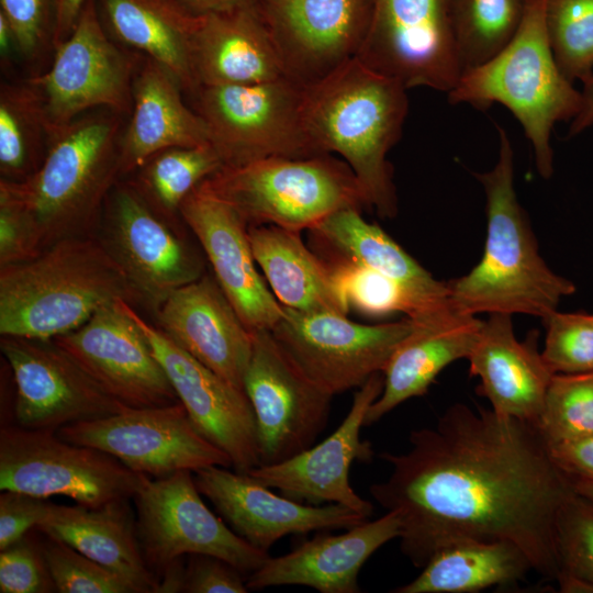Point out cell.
I'll return each mask as SVG.
<instances>
[{
	"instance_id": "cell-9",
	"label": "cell",
	"mask_w": 593,
	"mask_h": 593,
	"mask_svg": "<svg viewBox=\"0 0 593 593\" xmlns=\"http://www.w3.org/2000/svg\"><path fill=\"white\" fill-rule=\"evenodd\" d=\"M150 480L111 455L69 443L53 429L4 427L0 432V490L48 499L67 496L99 506L134 497Z\"/></svg>"
},
{
	"instance_id": "cell-32",
	"label": "cell",
	"mask_w": 593,
	"mask_h": 593,
	"mask_svg": "<svg viewBox=\"0 0 593 593\" xmlns=\"http://www.w3.org/2000/svg\"><path fill=\"white\" fill-rule=\"evenodd\" d=\"M256 264L282 306L301 312L347 315L349 306L328 265L301 238V232L275 225L248 227Z\"/></svg>"
},
{
	"instance_id": "cell-15",
	"label": "cell",
	"mask_w": 593,
	"mask_h": 593,
	"mask_svg": "<svg viewBox=\"0 0 593 593\" xmlns=\"http://www.w3.org/2000/svg\"><path fill=\"white\" fill-rule=\"evenodd\" d=\"M251 334L244 390L255 414L260 465H272L314 445L333 395L299 368L270 329Z\"/></svg>"
},
{
	"instance_id": "cell-8",
	"label": "cell",
	"mask_w": 593,
	"mask_h": 593,
	"mask_svg": "<svg viewBox=\"0 0 593 593\" xmlns=\"http://www.w3.org/2000/svg\"><path fill=\"white\" fill-rule=\"evenodd\" d=\"M304 86L288 77L226 86H201L195 111L204 121L211 145L223 166L234 167L267 157L320 154L303 114Z\"/></svg>"
},
{
	"instance_id": "cell-55",
	"label": "cell",
	"mask_w": 593,
	"mask_h": 593,
	"mask_svg": "<svg viewBox=\"0 0 593 593\" xmlns=\"http://www.w3.org/2000/svg\"><path fill=\"white\" fill-rule=\"evenodd\" d=\"M12 46H15L12 30L4 15L0 13V53L2 58L8 57Z\"/></svg>"
},
{
	"instance_id": "cell-19",
	"label": "cell",
	"mask_w": 593,
	"mask_h": 593,
	"mask_svg": "<svg viewBox=\"0 0 593 593\" xmlns=\"http://www.w3.org/2000/svg\"><path fill=\"white\" fill-rule=\"evenodd\" d=\"M288 78L315 83L358 56L373 0H256Z\"/></svg>"
},
{
	"instance_id": "cell-50",
	"label": "cell",
	"mask_w": 593,
	"mask_h": 593,
	"mask_svg": "<svg viewBox=\"0 0 593 593\" xmlns=\"http://www.w3.org/2000/svg\"><path fill=\"white\" fill-rule=\"evenodd\" d=\"M87 0H54V46L65 41L72 32Z\"/></svg>"
},
{
	"instance_id": "cell-44",
	"label": "cell",
	"mask_w": 593,
	"mask_h": 593,
	"mask_svg": "<svg viewBox=\"0 0 593 593\" xmlns=\"http://www.w3.org/2000/svg\"><path fill=\"white\" fill-rule=\"evenodd\" d=\"M56 591L42 546L22 537L0 550L1 593H47Z\"/></svg>"
},
{
	"instance_id": "cell-25",
	"label": "cell",
	"mask_w": 593,
	"mask_h": 593,
	"mask_svg": "<svg viewBox=\"0 0 593 593\" xmlns=\"http://www.w3.org/2000/svg\"><path fill=\"white\" fill-rule=\"evenodd\" d=\"M401 534L396 511L337 535H322L303 541L292 551L269 557L246 580L248 590L281 585H304L321 593H359L362 566L382 546Z\"/></svg>"
},
{
	"instance_id": "cell-17",
	"label": "cell",
	"mask_w": 593,
	"mask_h": 593,
	"mask_svg": "<svg viewBox=\"0 0 593 593\" xmlns=\"http://www.w3.org/2000/svg\"><path fill=\"white\" fill-rule=\"evenodd\" d=\"M123 299L54 340L110 395L128 407L179 402L165 369Z\"/></svg>"
},
{
	"instance_id": "cell-12",
	"label": "cell",
	"mask_w": 593,
	"mask_h": 593,
	"mask_svg": "<svg viewBox=\"0 0 593 593\" xmlns=\"http://www.w3.org/2000/svg\"><path fill=\"white\" fill-rule=\"evenodd\" d=\"M55 47L51 68L29 82L37 91L51 132L88 109L127 113L136 59L103 30L94 0H87L70 35Z\"/></svg>"
},
{
	"instance_id": "cell-27",
	"label": "cell",
	"mask_w": 593,
	"mask_h": 593,
	"mask_svg": "<svg viewBox=\"0 0 593 593\" xmlns=\"http://www.w3.org/2000/svg\"><path fill=\"white\" fill-rule=\"evenodd\" d=\"M538 333L521 342L512 315L492 313L482 322L478 340L468 357L470 374L480 380V393L501 415L536 423L553 377L541 351Z\"/></svg>"
},
{
	"instance_id": "cell-34",
	"label": "cell",
	"mask_w": 593,
	"mask_h": 593,
	"mask_svg": "<svg viewBox=\"0 0 593 593\" xmlns=\"http://www.w3.org/2000/svg\"><path fill=\"white\" fill-rule=\"evenodd\" d=\"M532 564L508 541H459L436 551L422 572L394 593H472L522 580Z\"/></svg>"
},
{
	"instance_id": "cell-18",
	"label": "cell",
	"mask_w": 593,
	"mask_h": 593,
	"mask_svg": "<svg viewBox=\"0 0 593 593\" xmlns=\"http://www.w3.org/2000/svg\"><path fill=\"white\" fill-rule=\"evenodd\" d=\"M0 348L13 374L14 416L21 427L57 430L128 407L54 340L2 336Z\"/></svg>"
},
{
	"instance_id": "cell-35",
	"label": "cell",
	"mask_w": 593,
	"mask_h": 593,
	"mask_svg": "<svg viewBox=\"0 0 593 593\" xmlns=\"http://www.w3.org/2000/svg\"><path fill=\"white\" fill-rule=\"evenodd\" d=\"M51 130L41 98L26 83H2L0 91V171L20 181L34 174L47 152Z\"/></svg>"
},
{
	"instance_id": "cell-29",
	"label": "cell",
	"mask_w": 593,
	"mask_h": 593,
	"mask_svg": "<svg viewBox=\"0 0 593 593\" xmlns=\"http://www.w3.org/2000/svg\"><path fill=\"white\" fill-rule=\"evenodd\" d=\"M128 500L99 506L49 503L35 528L114 572L134 593H155L158 581L144 558Z\"/></svg>"
},
{
	"instance_id": "cell-7",
	"label": "cell",
	"mask_w": 593,
	"mask_h": 593,
	"mask_svg": "<svg viewBox=\"0 0 593 593\" xmlns=\"http://www.w3.org/2000/svg\"><path fill=\"white\" fill-rule=\"evenodd\" d=\"M200 186L234 208L248 227L309 231L337 210L368 206L349 166L331 154L223 166Z\"/></svg>"
},
{
	"instance_id": "cell-5",
	"label": "cell",
	"mask_w": 593,
	"mask_h": 593,
	"mask_svg": "<svg viewBox=\"0 0 593 593\" xmlns=\"http://www.w3.org/2000/svg\"><path fill=\"white\" fill-rule=\"evenodd\" d=\"M447 94L452 104L484 110L500 103L508 109L532 144L538 174L549 179L553 174L552 130L578 114L582 94L553 55L546 0H528L522 24L507 46L463 72Z\"/></svg>"
},
{
	"instance_id": "cell-28",
	"label": "cell",
	"mask_w": 593,
	"mask_h": 593,
	"mask_svg": "<svg viewBox=\"0 0 593 593\" xmlns=\"http://www.w3.org/2000/svg\"><path fill=\"white\" fill-rule=\"evenodd\" d=\"M482 322L454 309L413 321L412 333L399 345L382 371L383 389L369 407L365 426L377 423L406 400L424 395L447 366L468 359Z\"/></svg>"
},
{
	"instance_id": "cell-38",
	"label": "cell",
	"mask_w": 593,
	"mask_h": 593,
	"mask_svg": "<svg viewBox=\"0 0 593 593\" xmlns=\"http://www.w3.org/2000/svg\"><path fill=\"white\" fill-rule=\"evenodd\" d=\"M322 259L328 265L349 310L362 315L381 317L404 313L410 320L419 321L452 309L451 304H433L395 280L359 264L337 257Z\"/></svg>"
},
{
	"instance_id": "cell-13",
	"label": "cell",
	"mask_w": 593,
	"mask_h": 593,
	"mask_svg": "<svg viewBox=\"0 0 593 593\" xmlns=\"http://www.w3.org/2000/svg\"><path fill=\"white\" fill-rule=\"evenodd\" d=\"M454 0H373L367 38L358 58L407 90L449 93L461 76Z\"/></svg>"
},
{
	"instance_id": "cell-31",
	"label": "cell",
	"mask_w": 593,
	"mask_h": 593,
	"mask_svg": "<svg viewBox=\"0 0 593 593\" xmlns=\"http://www.w3.org/2000/svg\"><path fill=\"white\" fill-rule=\"evenodd\" d=\"M360 211L337 210L310 228L313 250L322 258H343L381 272L433 304H450L448 282L435 279Z\"/></svg>"
},
{
	"instance_id": "cell-11",
	"label": "cell",
	"mask_w": 593,
	"mask_h": 593,
	"mask_svg": "<svg viewBox=\"0 0 593 593\" xmlns=\"http://www.w3.org/2000/svg\"><path fill=\"white\" fill-rule=\"evenodd\" d=\"M413 328L409 317L366 325L335 312L283 306L282 317L270 332L299 368L334 396L382 372Z\"/></svg>"
},
{
	"instance_id": "cell-24",
	"label": "cell",
	"mask_w": 593,
	"mask_h": 593,
	"mask_svg": "<svg viewBox=\"0 0 593 593\" xmlns=\"http://www.w3.org/2000/svg\"><path fill=\"white\" fill-rule=\"evenodd\" d=\"M155 313L158 328L176 345L245 391L253 334L215 278L203 275L179 288Z\"/></svg>"
},
{
	"instance_id": "cell-22",
	"label": "cell",
	"mask_w": 593,
	"mask_h": 593,
	"mask_svg": "<svg viewBox=\"0 0 593 593\" xmlns=\"http://www.w3.org/2000/svg\"><path fill=\"white\" fill-rule=\"evenodd\" d=\"M194 473L200 493L226 524L267 552L287 535L348 529L369 519L342 504L313 505L278 495L249 473L226 467L211 466Z\"/></svg>"
},
{
	"instance_id": "cell-53",
	"label": "cell",
	"mask_w": 593,
	"mask_h": 593,
	"mask_svg": "<svg viewBox=\"0 0 593 593\" xmlns=\"http://www.w3.org/2000/svg\"><path fill=\"white\" fill-rule=\"evenodd\" d=\"M197 14L231 10L255 0H177Z\"/></svg>"
},
{
	"instance_id": "cell-43",
	"label": "cell",
	"mask_w": 593,
	"mask_h": 593,
	"mask_svg": "<svg viewBox=\"0 0 593 593\" xmlns=\"http://www.w3.org/2000/svg\"><path fill=\"white\" fill-rule=\"evenodd\" d=\"M556 547L559 572H568L593 583L591 501L573 493L564 502L557 518Z\"/></svg>"
},
{
	"instance_id": "cell-36",
	"label": "cell",
	"mask_w": 593,
	"mask_h": 593,
	"mask_svg": "<svg viewBox=\"0 0 593 593\" xmlns=\"http://www.w3.org/2000/svg\"><path fill=\"white\" fill-rule=\"evenodd\" d=\"M528 0H454L452 20L461 75L493 58L517 33Z\"/></svg>"
},
{
	"instance_id": "cell-30",
	"label": "cell",
	"mask_w": 593,
	"mask_h": 593,
	"mask_svg": "<svg viewBox=\"0 0 593 593\" xmlns=\"http://www.w3.org/2000/svg\"><path fill=\"white\" fill-rule=\"evenodd\" d=\"M181 86L146 58L133 81L131 120L120 141V174L138 170L155 154L174 147L211 144L208 127L183 102Z\"/></svg>"
},
{
	"instance_id": "cell-49",
	"label": "cell",
	"mask_w": 593,
	"mask_h": 593,
	"mask_svg": "<svg viewBox=\"0 0 593 593\" xmlns=\"http://www.w3.org/2000/svg\"><path fill=\"white\" fill-rule=\"evenodd\" d=\"M548 446L574 493L593 503V435Z\"/></svg>"
},
{
	"instance_id": "cell-52",
	"label": "cell",
	"mask_w": 593,
	"mask_h": 593,
	"mask_svg": "<svg viewBox=\"0 0 593 593\" xmlns=\"http://www.w3.org/2000/svg\"><path fill=\"white\" fill-rule=\"evenodd\" d=\"M182 562V557H180L163 569V579L157 583L155 593L183 592L186 566Z\"/></svg>"
},
{
	"instance_id": "cell-16",
	"label": "cell",
	"mask_w": 593,
	"mask_h": 593,
	"mask_svg": "<svg viewBox=\"0 0 593 593\" xmlns=\"http://www.w3.org/2000/svg\"><path fill=\"white\" fill-rule=\"evenodd\" d=\"M110 198L100 240L137 300L156 312L172 292L204 275L202 260L134 184H115Z\"/></svg>"
},
{
	"instance_id": "cell-39",
	"label": "cell",
	"mask_w": 593,
	"mask_h": 593,
	"mask_svg": "<svg viewBox=\"0 0 593 593\" xmlns=\"http://www.w3.org/2000/svg\"><path fill=\"white\" fill-rule=\"evenodd\" d=\"M535 424L549 445L593 435V371L555 373Z\"/></svg>"
},
{
	"instance_id": "cell-51",
	"label": "cell",
	"mask_w": 593,
	"mask_h": 593,
	"mask_svg": "<svg viewBox=\"0 0 593 593\" xmlns=\"http://www.w3.org/2000/svg\"><path fill=\"white\" fill-rule=\"evenodd\" d=\"M582 101L578 114L571 120L568 136H575L593 126V76L582 82Z\"/></svg>"
},
{
	"instance_id": "cell-23",
	"label": "cell",
	"mask_w": 593,
	"mask_h": 593,
	"mask_svg": "<svg viewBox=\"0 0 593 593\" xmlns=\"http://www.w3.org/2000/svg\"><path fill=\"white\" fill-rule=\"evenodd\" d=\"M179 213L245 326L250 332L271 329L282 317L283 306L257 271L246 222L200 184L183 200Z\"/></svg>"
},
{
	"instance_id": "cell-41",
	"label": "cell",
	"mask_w": 593,
	"mask_h": 593,
	"mask_svg": "<svg viewBox=\"0 0 593 593\" xmlns=\"http://www.w3.org/2000/svg\"><path fill=\"white\" fill-rule=\"evenodd\" d=\"M42 551L59 593H134L121 577L58 539L47 536Z\"/></svg>"
},
{
	"instance_id": "cell-40",
	"label": "cell",
	"mask_w": 593,
	"mask_h": 593,
	"mask_svg": "<svg viewBox=\"0 0 593 593\" xmlns=\"http://www.w3.org/2000/svg\"><path fill=\"white\" fill-rule=\"evenodd\" d=\"M550 45L562 72L573 82L593 76V0H546Z\"/></svg>"
},
{
	"instance_id": "cell-10",
	"label": "cell",
	"mask_w": 593,
	"mask_h": 593,
	"mask_svg": "<svg viewBox=\"0 0 593 593\" xmlns=\"http://www.w3.org/2000/svg\"><path fill=\"white\" fill-rule=\"evenodd\" d=\"M133 499L137 537L148 567L163 570L184 555H210L250 574L270 557L210 511L191 471L149 480Z\"/></svg>"
},
{
	"instance_id": "cell-2",
	"label": "cell",
	"mask_w": 593,
	"mask_h": 593,
	"mask_svg": "<svg viewBox=\"0 0 593 593\" xmlns=\"http://www.w3.org/2000/svg\"><path fill=\"white\" fill-rule=\"evenodd\" d=\"M406 88L355 57L322 80L304 86L303 114L320 154L336 153L349 166L368 208L383 219L398 213L389 150L409 112Z\"/></svg>"
},
{
	"instance_id": "cell-45",
	"label": "cell",
	"mask_w": 593,
	"mask_h": 593,
	"mask_svg": "<svg viewBox=\"0 0 593 593\" xmlns=\"http://www.w3.org/2000/svg\"><path fill=\"white\" fill-rule=\"evenodd\" d=\"M41 251L27 215L7 192L0 190V268L32 259Z\"/></svg>"
},
{
	"instance_id": "cell-3",
	"label": "cell",
	"mask_w": 593,
	"mask_h": 593,
	"mask_svg": "<svg viewBox=\"0 0 593 593\" xmlns=\"http://www.w3.org/2000/svg\"><path fill=\"white\" fill-rule=\"evenodd\" d=\"M499 156L492 169L474 172L486 200V238L479 262L448 282L457 313L527 314L541 320L575 292L574 283L552 271L539 254L526 211L514 187V150L500 126Z\"/></svg>"
},
{
	"instance_id": "cell-20",
	"label": "cell",
	"mask_w": 593,
	"mask_h": 593,
	"mask_svg": "<svg viewBox=\"0 0 593 593\" xmlns=\"http://www.w3.org/2000/svg\"><path fill=\"white\" fill-rule=\"evenodd\" d=\"M133 316L195 428L224 451L237 472L260 465L257 425L245 393L176 345L135 310Z\"/></svg>"
},
{
	"instance_id": "cell-37",
	"label": "cell",
	"mask_w": 593,
	"mask_h": 593,
	"mask_svg": "<svg viewBox=\"0 0 593 593\" xmlns=\"http://www.w3.org/2000/svg\"><path fill=\"white\" fill-rule=\"evenodd\" d=\"M222 167L223 161L211 144L168 148L138 169L134 186L156 211L172 216L183 200Z\"/></svg>"
},
{
	"instance_id": "cell-1",
	"label": "cell",
	"mask_w": 593,
	"mask_h": 593,
	"mask_svg": "<svg viewBox=\"0 0 593 593\" xmlns=\"http://www.w3.org/2000/svg\"><path fill=\"white\" fill-rule=\"evenodd\" d=\"M409 443L380 454L391 471L369 491L399 513L400 548L413 566L455 542L508 541L556 581L557 518L574 491L535 423L456 403Z\"/></svg>"
},
{
	"instance_id": "cell-21",
	"label": "cell",
	"mask_w": 593,
	"mask_h": 593,
	"mask_svg": "<svg viewBox=\"0 0 593 593\" xmlns=\"http://www.w3.org/2000/svg\"><path fill=\"white\" fill-rule=\"evenodd\" d=\"M383 389V374L371 376L354 395L340 425L321 443L272 465H259L251 477L298 502L342 504L370 518L372 504L354 490L349 470L354 461H369L373 450L360 437L367 412Z\"/></svg>"
},
{
	"instance_id": "cell-48",
	"label": "cell",
	"mask_w": 593,
	"mask_h": 593,
	"mask_svg": "<svg viewBox=\"0 0 593 593\" xmlns=\"http://www.w3.org/2000/svg\"><path fill=\"white\" fill-rule=\"evenodd\" d=\"M48 0H0V13L7 19L15 47L24 55L33 54L44 40Z\"/></svg>"
},
{
	"instance_id": "cell-26",
	"label": "cell",
	"mask_w": 593,
	"mask_h": 593,
	"mask_svg": "<svg viewBox=\"0 0 593 593\" xmlns=\"http://www.w3.org/2000/svg\"><path fill=\"white\" fill-rule=\"evenodd\" d=\"M191 63L197 89L287 77L256 0L226 11L198 14Z\"/></svg>"
},
{
	"instance_id": "cell-14",
	"label": "cell",
	"mask_w": 593,
	"mask_h": 593,
	"mask_svg": "<svg viewBox=\"0 0 593 593\" xmlns=\"http://www.w3.org/2000/svg\"><path fill=\"white\" fill-rule=\"evenodd\" d=\"M57 435L72 444L92 447L147 477L221 466L230 457L193 425L180 402L152 407H127L102 418L63 426Z\"/></svg>"
},
{
	"instance_id": "cell-47",
	"label": "cell",
	"mask_w": 593,
	"mask_h": 593,
	"mask_svg": "<svg viewBox=\"0 0 593 593\" xmlns=\"http://www.w3.org/2000/svg\"><path fill=\"white\" fill-rule=\"evenodd\" d=\"M242 572L225 560L210 555H191L186 566L183 592L246 593Z\"/></svg>"
},
{
	"instance_id": "cell-4",
	"label": "cell",
	"mask_w": 593,
	"mask_h": 593,
	"mask_svg": "<svg viewBox=\"0 0 593 593\" xmlns=\"http://www.w3.org/2000/svg\"><path fill=\"white\" fill-rule=\"evenodd\" d=\"M119 299L138 301L101 240L66 237L32 259L0 268V334L52 340Z\"/></svg>"
},
{
	"instance_id": "cell-54",
	"label": "cell",
	"mask_w": 593,
	"mask_h": 593,
	"mask_svg": "<svg viewBox=\"0 0 593 593\" xmlns=\"http://www.w3.org/2000/svg\"><path fill=\"white\" fill-rule=\"evenodd\" d=\"M556 582L563 593H593L592 582L568 572H559Z\"/></svg>"
},
{
	"instance_id": "cell-33",
	"label": "cell",
	"mask_w": 593,
	"mask_h": 593,
	"mask_svg": "<svg viewBox=\"0 0 593 593\" xmlns=\"http://www.w3.org/2000/svg\"><path fill=\"white\" fill-rule=\"evenodd\" d=\"M112 34L147 55L194 92L191 38L198 14L177 0H100Z\"/></svg>"
},
{
	"instance_id": "cell-42",
	"label": "cell",
	"mask_w": 593,
	"mask_h": 593,
	"mask_svg": "<svg viewBox=\"0 0 593 593\" xmlns=\"http://www.w3.org/2000/svg\"><path fill=\"white\" fill-rule=\"evenodd\" d=\"M542 322L546 338L541 355L553 373L593 371V313L556 310Z\"/></svg>"
},
{
	"instance_id": "cell-46",
	"label": "cell",
	"mask_w": 593,
	"mask_h": 593,
	"mask_svg": "<svg viewBox=\"0 0 593 593\" xmlns=\"http://www.w3.org/2000/svg\"><path fill=\"white\" fill-rule=\"evenodd\" d=\"M49 503L44 497L3 490L0 494V550L36 527L46 515Z\"/></svg>"
},
{
	"instance_id": "cell-6",
	"label": "cell",
	"mask_w": 593,
	"mask_h": 593,
	"mask_svg": "<svg viewBox=\"0 0 593 593\" xmlns=\"http://www.w3.org/2000/svg\"><path fill=\"white\" fill-rule=\"evenodd\" d=\"M116 116L76 119L51 132L38 169L20 181L2 179L25 212L42 251L55 242L80 236L91 225L120 174Z\"/></svg>"
}]
</instances>
